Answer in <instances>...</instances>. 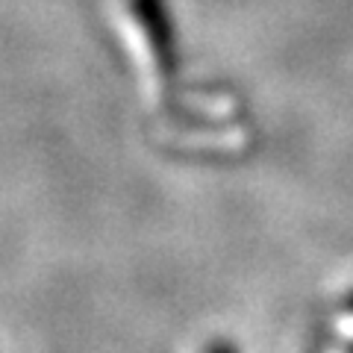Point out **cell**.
I'll return each mask as SVG.
<instances>
[{
  "mask_svg": "<svg viewBox=\"0 0 353 353\" xmlns=\"http://www.w3.org/2000/svg\"><path fill=\"white\" fill-rule=\"evenodd\" d=\"M203 353H239V347L233 345V341L218 339V341H209V345L203 347Z\"/></svg>",
  "mask_w": 353,
  "mask_h": 353,
  "instance_id": "obj_1",
  "label": "cell"
},
{
  "mask_svg": "<svg viewBox=\"0 0 353 353\" xmlns=\"http://www.w3.org/2000/svg\"><path fill=\"white\" fill-rule=\"evenodd\" d=\"M341 309H345V312H353V292L345 297V303H341Z\"/></svg>",
  "mask_w": 353,
  "mask_h": 353,
  "instance_id": "obj_2",
  "label": "cell"
}]
</instances>
